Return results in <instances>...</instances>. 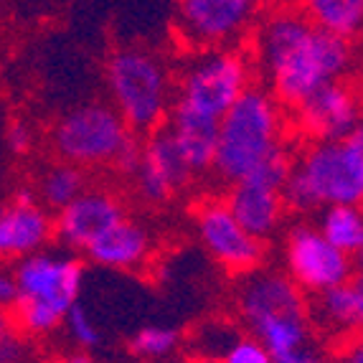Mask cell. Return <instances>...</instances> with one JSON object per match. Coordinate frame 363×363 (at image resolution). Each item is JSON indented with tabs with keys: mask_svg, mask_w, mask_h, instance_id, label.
I'll list each match as a JSON object with an SVG mask.
<instances>
[{
	"mask_svg": "<svg viewBox=\"0 0 363 363\" xmlns=\"http://www.w3.org/2000/svg\"><path fill=\"white\" fill-rule=\"evenodd\" d=\"M257 67L269 91L285 107H297L313 91L340 82L353 67L348 38L318 28L305 13L279 11L257 28Z\"/></svg>",
	"mask_w": 363,
	"mask_h": 363,
	"instance_id": "obj_1",
	"label": "cell"
},
{
	"mask_svg": "<svg viewBox=\"0 0 363 363\" xmlns=\"http://www.w3.org/2000/svg\"><path fill=\"white\" fill-rule=\"evenodd\" d=\"M239 315L249 335H255L272 358L290 356L313 348V320L303 290L272 269H255L239 285Z\"/></svg>",
	"mask_w": 363,
	"mask_h": 363,
	"instance_id": "obj_2",
	"label": "cell"
},
{
	"mask_svg": "<svg viewBox=\"0 0 363 363\" xmlns=\"http://www.w3.org/2000/svg\"><path fill=\"white\" fill-rule=\"evenodd\" d=\"M282 196L287 208L300 213L335 203H363V120L348 138L305 147Z\"/></svg>",
	"mask_w": 363,
	"mask_h": 363,
	"instance_id": "obj_3",
	"label": "cell"
},
{
	"mask_svg": "<svg viewBox=\"0 0 363 363\" xmlns=\"http://www.w3.org/2000/svg\"><path fill=\"white\" fill-rule=\"evenodd\" d=\"M18 282V303L13 318L21 330L46 335L67 320L69 310L79 303L84 285V264L67 252H38L13 267Z\"/></svg>",
	"mask_w": 363,
	"mask_h": 363,
	"instance_id": "obj_4",
	"label": "cell"
},
{
	"mask_svg": "<svg viewBox=\"0 0 363 363\" xmlns=\"http://www.w3.org/2000/svg\"><path fill=\"white\" fill-rule=\"evenodd\" d=\"M282 130L279 99L262 86H249L221 120L213 170L229 183L244 181L282 145Z\"/></svg>",
	"mask_w": 363,
	"mask_h": 363,
	"instance_id": "obj_5",
	"label": "cell"
},
{
	"mask_svg": "<svg viewBox=\"0 0 363 363\" xmlns=\"http://www.w3.org/2000/svg\"><path fill=\"white\" fill-rule=\"evenodd\" d=\"M54 145L64 160L79 168L120 165L130 173L138 170L143 150L120 112L99 102L77 107L61 117L54 130Z\"/></svg>",
	"mask_w": 363,
	"mask_h": 363,
	"instance_id": "obj_6",
	"label": "cell"
},
{
	"mask_svg": "<svg viewBox=\"0 0 363 363\" xmlns=\"http://www.w3.org/2000/svg\"><path fill=\"white\" fill-rule=\"evenodd\" d=\"M107 89L115 109L133 133H150L165 120L170 77L163 61L143 49H120L107 61Z\"/></svg>",
	"mask_w": 363,
	"mask_h": 363,
	"instance_id": "obj_7",
	"label": "cell"
},
{
	"mask_svg": "<svg viewBox=\"0 0 363 363\" xmlns=\"http://www.w3.org/2000/svg\"><path fill=\"white\" fill-rule=\"evenodd\" d=\"M252 82V61L234 49L201 51L183 69L173 109L221 122L244 97Z\"/></svg>",
	"mask_w": 363,
	"mask_h": 363,
	"instance_id": "obj_8",
	"label": "cell"
},
{
	"mask_svg": "<svg viewBox=\"0 0 363 363\" xmlns=\"http://www.w3.org/2000/svg\"><path fill=\"white\" fill-rule=\"evenodd\" d=\"M259 0H178L176 36L183 46L201 51L231 49L255 23Z\"/></svg>",
	"mask_w": 363,
	"mask_h": 363,
	"instance_id": "obj_9",
	"label": "cell"
},
{
	"mask_svg": "<svg viewBox=\"0 0 363 363\" xmlns=\"http://www.w3.org/2000/svg\"><path fill=\"white\" fill-rule=\"evenodd\" d=\"M285 264L292 282L310 295H320L325 290L345 285L356 269L351 255L328 242L318 226L305 224L295 226L287 234Z\"/></svg>",
	"mask_w": 363,
	"mask_h": 363,
	"instance_id": "obj_10",
	"label": "cell"
},
{
	"mask_svg": "<svg viewBox=\"0 0 363 363\" xmlns=\"http://www.w3.org/2000/svg\"><path fill=\"white\" fill-rule=\"evenodd\" d=\"M199 236L208 255L224 264L226 269L239 274L255 272L264 255V244L249 229L239 224L226 201H208L196 213Z\"/></svg>",
	"mask_w": 363,
	"mask_h": 363,
	"instance_id": "obj_11",
	"label": "cell"
},
{
	"mask_svg": "<svg viewBox=\"0 0 363 363\" xmlns=\"http://www.w3.org/2000/svg\"><path fill=\"white\" fill-rule=\"evenodd\" d=\"M295 125L310 143H335L356 130L363 120L358 91L345 82H330L297 104Z\"/></svg>",
	"mask_w": 363,
	"mask_h": 363,
	"instance_id": "obj_12",
	"label": "cell"
},
{
	"mask_svg": "<svg viewBox=\"0 0 363 363\" xmlns=\"http://www.w3.org/2000/svg\"><path fill=\"white\" fill-rule=\"evenodd\" d=\"M56 234V221L38 206L36 196L28 188L18 191L11 206L0 216V252L13 259H26L38 255Z\"/></svg>",
	"mask_w": 363,
	"mask_h": 363,
	"instance_id": "obj_13",
	"label": "cell"
},
{
	"mask_svg": "<svg viewBox=\"0 0 363 363\" xmlns=\"http://www.w3.org/2000/svg\"><path fill=\"white\" fill-rule=\"evenodd\" d=\"M122 218V206L115 196L104 191H84L77 201L56 213V239L67 249L86 252L99 234Z\"/></svg>",
	"mask_w": 363,
	"mask_h": 363,
	"instance_id": "obj_14",
	"label": "cell"
},
{
	"mask_svg": "<svg viewBox=\"0 0 363 363\" xmlns=\"http://www.w3.org/2000/svg\"><path fill=\"white\" fill-rule=\"evenodd\" d=\"M191 176H194V170L186 165L168 130L152 133L140 150V163L135 170L140 194L147 201L160 203V201L170 199L176 191H181Z\"/></svg>",
	"mask_w": 363,
	"mask_h": 363,
	"instance_id": "obj_15",
	"label": "cell"
},
{
	"mask_svg": "<svg viewBox=\"0 0 363 363\" xmlns=\"http://www.w3.org/2000/svg\"><path fill=\"white\" fill-rule=\"evenodd\" d=\"M282 191L285 188L272 181H264L259 176H247L244 181L231 183L226 206L239 218V224L244 229H249L257 239L264 242L267 236L277 231L282 213L287 208Z\"/></svg>",
	"mask_w": 363,
	"mask_h": 363,
	"instance_id": "obj_16",
	"label": "cell"
},
{
	"mask_svg": "<svg viewBox=\"0 0 363 363\" xmlns=\"http://www.w3.org/2000/svg\"><path fill=\"white\" fill-rule=\"evenodd\" d=\"M147 255H150V239L145 229L130 218L112 224L86 249V257L107 269H138L147 259Z\"/></svg>",
	"mask_w": 363,
	"mask_h": 363,
	"instance_id": "obj_17",
	"label": "cell"
},
{
	"mask_svg": "<svg viewBox=\"0 0 363 363\" xmlns=\"http://www.w3.org/2000/svg\"><path fill=\"white\" fill-rule=\"evenodd\" d=\"M218 128L221 122L206 120V117L181 112V109H170V138L176 143L178 152L183 155L186 165L194 173L211 170L216 163L218 150Z\"/></svg>",
	"mask_w": 363,
	"mask_h": 363,
	"instance_id": "obj_18",
	"label": "cell"
},
{
	"mask_svg": "<svg viewBox=\"0 0 363 363\" xmlns=\"http://www.w3.org/2000/svg\"><path fill=\"white\" fill-rule=\"evenodd\" d=\"M318 229L340 252L356 257L363 249V203H335L323 208Z\"/></svg>",
	"mask_w": 363,
	"mask_h": 363,
	"instance_id": "obj_19",
	"label": "cell"
},
{
	"mask_svg": "<svg viewBox=\"0 0 363 363\" xmlns=\"http://www.w3.org/2000/svg\"><path fill=\"white\" fill-rule=\"evenodd\" d=\"M305 16L318 28L351 41L363 30V0H305Z\"/></svg>",
	"mask_w": 363,
	"mask_h": 363,
	"instance_id": "obj_20",
	"label": "cell"
},
{
	"mask_svg": "<svg viewBox=\"0 0 363 363\" xmlns=\"http://www.w3.org/2000/svg\"><path fill=\"white\" fill-rule=\"evenodd\" d=\"M38 191H41V199L46 206L61 211L84 194V173L79 165L69 163V160L67 163H56L41 176Z\"/></svg>",
	"mask_w": 363,
	"mask_h": 363,
	"instance_id": "obj_21",
	"label": "cell"
},
{
	"mask_svg": "<svg viewBox=\"0 0 363 363\" xmlns=\"http://www.w3.org/2000/svg\"><path fill=\"white\" fill-rule=\"evenodd\" d=\"M130 353L140 358H163L178 348V333L165 325H147L140 328L130 338Z\"/></svg>",
	"mask_w": 363,
	"mask_h": 363,
	"instance_id": "obj_22",
	"label": "cell"
},
{
	"mask_svg": "<svg viewBox=\"0 0 363 363\" xmlns=\"http://www.w3.org/2000/svg\"><path fill=\"white\" fill-rule=\"evenodd\" d=\"M239 338H242V335L236 333L229 323L213 320V323H206V325L199 328V333H196V348H201L203 358L218 361V356L224 358L226 353H229V348Z\"/></svg>",
	"mask_w": 363,
	"mask_h": 363,
	"instance_id": "obj_23",
	"label": "cell"
},
{
	"mask_svg": "<svg viewBox=\"0 0 363 363\" xmlns=\"http://www.w3.org/2000/svg\"><path fill=\"white\" fill-rule=\"evenodd\" d=\"M64 325H67V330H69V338H72L77 345H82V348H94V345L102 343L99 325L94 323L89 310H86L82 303H77L72 310H69Z\"/></svg>",
	"mask_w": 363,
	"mask_h": 363,
	"instance_id": "obj_24",
	"label": "cell"
},
{
	"mask_svg": "<svg viewBox=\"0 0 363 363\" xmlns=\"http://www.w3.org/2000/svg\"><path fill=\"white\" fill-rule=\"evenodd\" d=\"M221 363H274V358L264 343H259L255 335H247L231 345Z\"/></svg>",
	"mask_w": 363,
	"mask_h": 363,
	"instance_id": "obj_25",
	"label": "cell"
},
{
	"mask_svg": "<svg viewBox=\"0 0 363 363\" xmlns=\"http://www.w3.org/2000/svg\"><path fill=\"white\" fill-rule=\"evenodd\" d=\"M6 143H8V150L11 152L23 155V152H28L30 145H33V135H30V130L26 128L23 122H13L11 128H8Z\"/></svg>",
	"mask_w": 363,
	"mask_h": 363,
	"instance_id": "obj_26",
	"label": "cell"
},
{
	"mask_svg": "<svg viewBox=\"0 0 363 363\" xmlns=\"http://www.w3.org/2000/svg\"><path fill=\"white\" fill-rule=\"evenodd\" d=\"M335 363H363V330L340 343Z\"/></svg>",
	"mask_w": 363,
	"mask_h": 363,
	"instance_id": "obj_27",
	"label": "cell"
},
{
	"mask_svg": "<svg viewBox=\"0 0 363 363\" xmlns=\"http://www.w3.org/2000/svg\"><path fill=\"white\" fill-rule=\"evenodd\" d=\"M0 303L6 308H16V303H18V282H16L13 272L0 277Z\"/></svg>",
	"mask_w": 363,
	"mask_h": 363,
	"instance_id": "obj_28",
	"label": "cell"
},
{
	"mask_svg": "<svg viewBox=\"0 0 363 363\" xmlns=\"http://www.w3.org/2000/svg\"><path fill=\"white\" fill-rule=\"evenodd\" d=\"M23 348H21L18 338L3 335V363H23Z\"/></svg>",
	"mask_w": 363,
	"mask_h": 363,
	"instance_id": "obj_29",
	"label": "cell"
},
{
	"mask_svg": "<svg viewBox=\"0 0 363 363\" xmlns=\"http://www.w3.org/2000/svg\"><path fill=\"white\" fill-rule=\"evenodd\" d=\"M56 363H94L89 356H84V353H74V356H67V358H59Z\"/></svg>",
	"mask_w": 363,
	"mask_h": 363,
	"instance_id": "obj_30",
	"label": "cell"
},
{
	"mask_svg": "<svg viewBox=\"0 0 363 363\" xmlns=\"http://www.w3.org/2000/svg\"><path fill=\"white\" fill-rule=\"evenodd\" d=\"M353 264H356V274H361V277H363V249L358 252L356 257H353Z\"/></svg>",
	"mask_w": 363,
	"mask_h": 363,
	"instance_id": "obj_31",
	"label": "cell"
},
{
	"mask_svg": "<svg viewBox=\"0 0 363 363\" xmlns=\"http://www.w3.org/2000/svg\"><path fill=\"white\" fill-rule=\"evenodd\" d=\"M358 69H361V79H363V46H361V54H358Z\"/></svg>",
	"mask_w": 363,
	"mask_h": 363,
	"instance_id": "obj_32",
	"label": "cell"
},
{
	"mask_svg": "<svg viewBox=\"0 0 363 363\" xmlns=\"http://www.w3.org/2000/svg\"><path fill=\"white\" fill-rule=\"evenodd\" d=\"M201 363H218V361H213V358H203Z\"/></svg>",
	"mask_w": 363,
	"mask_h": 363,
	"instance_id": "obj_33",
	"label": "cell"
},
{
	"mask_svg": "<svg viewBox=\"0 0 363 363\" xmlns=\"http://www.w3.org/2000/svg\"><path fill=\"white\" fill-rule=\"evenodd\" d=\"M318 363H328V361H323V358H320V361H318Z\"/></svg>",
	"mask_w": 363,
	"mask_h": 363,
	"instance_id": "obj_34",
	"label": "cell"
}]
</instances>
